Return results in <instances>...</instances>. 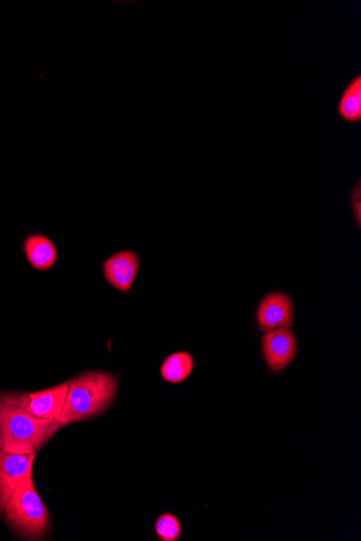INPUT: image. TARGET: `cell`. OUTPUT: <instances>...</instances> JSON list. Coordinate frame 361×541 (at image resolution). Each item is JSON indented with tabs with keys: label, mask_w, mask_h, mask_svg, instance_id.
<instances>
[{
	"label": "cell",
	"mask_w": 361,
	"mask_h": 541,
	"mask_svg": "<svg viewBox=\"0 0 361 541\" xmlns=\"http://www.w3.org/2000/svg\"><path fill=\"white\" fill-rule=\"evenodd\" d=\"M3 516L22 538L42 540L49 530V512L33 478L26 480L9 498Z\"/></svg>",
	"instance_id": "3"
},
{
	"label": "cell",
	"mask_w": 361,
	"mask_h": 541,
	"mask_svg": "<svg viewBox=\"0 0 361 541\" xmlns=\"http://www.w3.org/2000/svg\"><path fill=\"white\" fill-rule=\"evenodd\" d=\"M293 321L294 306L288 294L272 292L263 297L257 309V323L262 332L291 328Z\"/></svg>",
	"instance_id": "6"
},
{
	"label": "cell",
	"mask_w": 361,
	"mask_h": 541,
	"mask_svg": "<svg viewBox=\"0 0 361 541\" xmlns=\"http://www.w3.org/2000/svg\"><path fill=\"white\" fill-rule=\"evenodd\" d=\"M36 453L16 454L0 450V515L19 486L33 478Z\"/></svg>",
	"instance_id": "4"
},
{
	"label": "cell",
	"mask_w": 361,
	"mask_h": 541,
	"mask_svg": "<svg viewBox=\"0 0 361 541\" xmlns=\"http://www.w3.org/2000/svg\"><path fill=\"white\" fill-rule=\"evenodd\" d=\"M117 390V378L111 373L90 371L73 378L59 422L65 427L100 415L111 407Z\"/></svg>",
	"instance_id": "2"
},
{
	"label": "cell",
	"mask_w": 361,
	"mask_h": 541,
	"mask_svg": "<svg viewBox=\"0 0 361 541\" xmlns=\"http://www.w3.org/2000/svg\"><path fill=\"white\" fill-rule=\"evenodd\" d=\"M155 534L160 541H177L182 534L180 520L170 512L160 515L155 522Z\"/></svg>",
	"instance_id": "12"
},
{
	"label": "cell",
	"mask_w": 361,
	"mask_h": 541,
	"mask_svg": "<svg viewBox=\"0 0 361 541\" xmlns=\"http://www.w3.org/2000/svg\"><path fill=\"white\" fill-rule=\"evenodd\" d=\"M24 252L29 263L39 272H46L58 259V251L52 241L42 235H33L24 241Z\"/></svg>",
	"instance_id": "9"
},
{
	"label": "cell",
	"mask_w": 361,
	"mask_h": 541,
	"mask_svg": "<svg viewBox=\"0 0 361 541\" xmlns=\"http://www.w3.org/2000/svg\"><path fill=\"white\" fill-rule=\"evenodd\" d=\"M69 382L42 391L26 394V407L31 413L47 419L59 421L68 396Z\"/></svg>",
	"instance_id": "8"
},
{
	"label": "cell",
	"mask_w": 361,
	"mask_h": 541,
	"mask_svg": "<svg viewBox=\"0 0 361 541\" xmlns=\"http://www.w3.org/2000/svg\"><path fill=\"white\" fill-rule=\"evenodd\" d=\"M337 114L347 124L361 121V75L353 77L345 86L337 105Z\"/></svg>",
	"instance_id": "10"
},
{
	"label": "cell",
	"mask_w": 361,
	"mask_h": 541,
	"mask_svg": "<svg viewBox=\"0 0 361 541\" xmlns=\"http://www.w3.org/2000/svg\"><path fill=\"white\" fill-rule=\"evenodd\" d=\"M351 206L357 228L361 227V185L358 180L351 189Z\"/></svg>",
	"instance_id": "13"
},
{
	"label": "cell",
	"mask_w": 361,
	"mask_h": 541,
	"mask_svg": "<svg viewBox=\"0 0 361 541\" xmlns=\"http://www.w3.org/2000/svg\"><path fill=\"white\" fill-rule=\"evenodd\" d=\"M139 266L140 260L137 253L129 250L120 251L104 262L103 273L106 281L114 289L127 293L136 280Z\"/></svg>",
	"instance_id": "7"
},
{
	"label": "cell",
	"mask_w": 361,
	"mask_h": 541,
	"mask_svg": "<svg viewBox=\"0 0 361 541\" xmlns=\"http://www.w3.org/2000/svg\"><path fill=\"white\" fill-rule=\"evenodd\" d=\"M194 358L187 351L168 356L160 367V376L169 384H181L190 377L194 370Z\"/></svg>",
	"instance_id": "11"
},
{
	"label": "cell",
	"mask_w": 361,
	"mask_h": 541,
	"mask_svg": "<svg viewBox=\"0 0 361 541\" xmlns=\"http://www.w3.org/2000/svg\"><path fill=\"white\" fill-rule=\"evenodd\" d=\"M64 426L56 419L40 418L26 407V394L0 392V450L32 454Z\"/></svg>",
	"instance_id": "1"
},
{
	"label": "cell",
	"mask_w": 361,
	"mask_h": 541,
	"mask_svg": "<svg viewBox=\"0 0 361 541\" xmlns=\"http://www.w3.org/2000/svg\"><path fill=\"white\" fill-rule=\"evenodd\" d=\"M261 345L263 359L273 373L287 369L298 353L297 337L290 328L264 333Z\"/></svg>",
	"instance_id": "5"
}]
</instances>
